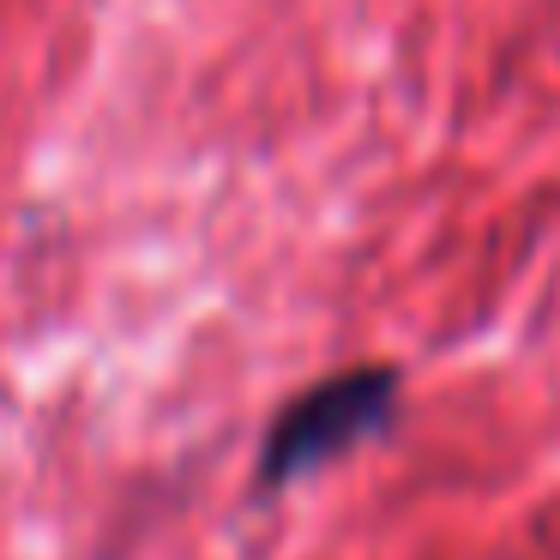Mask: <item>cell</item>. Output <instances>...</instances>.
<instances>
[{
    "mask_svg": "<svg viewBox=\"0 0 560 560\" xmlns=\"http://www.w3.org/2000/svg\"><path fill=\"white\" fill-rule=\"evenodd\" d=\"M392 416H398V374L392 368H343V374L295 392L266 428L259 482L283 488V482L326 470L331 458L355 452L362 440L386 434Z\"/></svg>",
    "mask_w": 560,
    "mask_h": 560,
    "instance_id": "obj_1",
    "label": "cell"
}]
</instances>
